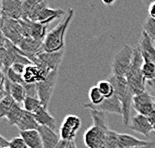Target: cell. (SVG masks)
Wrapping results in <instances>:
<instances>
[{"instance_id": "obj_1", "label": "cell", "mask_w": 155, "mask_h": 148, "mask_svg": "<svg viewBox=\"0 0 155 148\" xmlns=\"http://www.w3.org/2000/svg\"><path fill=\"white\" fill-rule=\"evenodd\" d=\"M74 16V9H67L66 14L60 23L49 31L43 41V50L45 52H56L65 49V33Z\"/></svg>"}, {"instance_id": "obj_2", "label": "cell", "mask_w": 155, "mask_h": 148, "mask_svg": "<svg viewBox=\"0 0 155 148\" xmlns=\"http://www.w3.org/2000/svg\"><path fill=\"white\" fill-rule=\"evenodd\" d=\"M108 80L113 85L114 93L117 95V97L119 98L121 102L123 124L128 126L131 119L130 111H131V104H132V99L134 95L132 93V91L130 90V87L128 85L125 77H118L115 76V75L110 74L109 77H108Z\"/></svg>"}, {"instance_id": "obj_3", "label": "cell", "mask_w": 155, "mask_h": 148, "mask_svg": "<svg viewBox=\"0 0 155 148\" xmlns=\"http://www.w3.org/2000/svg\"><path fill=\"white\" fill-rule=\"evenodd\" d=\"M144 62V59L142 57V54L140 52L139 47L134 48V55L133 60L131 63V66L128 70L126 76V81L130 87V90L132 91L133 95H137L146 91V83L147 81L141 71L142 64Z\"/></svg>"}, {"instance_id": "obj_4", "label": "cell", "mask_w": 155, "mask_h": 148, "mask_svg": "<svg viewBox=\"0 0 155 148\" xmlns=\"http://www.w3.org/2000/svg\"><path fill=\"white\" fill-rule=\"evenodd\" d=\"M134 55V48L124 45L115 53L111 64V74L118 77H125L131 66Z\"/></svg>"}, {"instance_id": "obj_5", "label": "cell", "mask_w": 155, "mask_h": 148, "mask_svg": "<svg viewBox=\"0 0 155 148\" xmlns=\"http://www.w3.org/2000/svg\"><path fill=\"white\" fill-rule=\"evenodd\" d=\"M65 14H66V11L62 10V9L49 8L47 6V0H46V1L36 6L33 10L30 12V14L28 15L27 19L47 25L48 23H50L51 21H53Z\"/></svg>"}, {"instance_id": "obj_6", "label": "cell", "mask_w": 155, "mask_h": 148, "mask_svg": "<svg viewBox=\"0 0 155 148\" xmlns=\"http://www.w3.org/2000/svg\"><path fill=\"white\" fill-rule=\"evenodd\" d=\"M65 49H62L60 51L56 52H45L42 51L39 53L32 64L36 65V66L40 67L46 72H51L54 70H58L59 66L61 64V61L63 59Z\"/></svg>"}, {"instance_id": "obj_7", "label": "cell", "mask_w": 155, "mask_h": 148, "mask_svg": "<svg viewBox=\"0 0 155 148\" xmlns=\"http://www.w3.org/2000/svg\"><path fill=\"white\" fill-rule=\"evenodd\" d=\"M58 79V70L51 71L47 75L43 81L39 82L36 84L37 86V93H38V99L41 101L43 107L48 109L49 103H50L52 94L55 89L56 82Z\"/></svg>"}, {"instance_id": "obj_8", "label": "cell", "mask_w": 155, "mask_h": 148, "mask_svg": "<svg viewBox=\"0 0 155 148\" xmlns=\"http://www.w3.org/2000/svg\"><path fill=\"white\" fill-rule=\"evenodd\" d=\"M0 28L4 37L11 41L13 44L18 46L21 40L24 38L20 21L15 19L1 17L0 19Z\"/></svg>"}, {"instance_id": "obj_9", "label": "cell", "mask_w": 155, "mask_h": 148, "mask_svg": "<svg viewBox=\"0 0 155 148\" xmlns=\"http://www.w3.org/2000/svg\"><path fill=\"white\" fill-rule=\"evenodd\" d=\"M82 124V121L80 117L77 115L68 114L65 116V118L62 121V124L60 126V132L59 136L62 140H69L72 141L76 138L77 131L80 129Z\"/></svg>"}, {"instance_id": "obj_10", "label": "cell", "mask_w": 155, "mask_h": 148, "mask_svg": "<svg viewBox=\"0 0 155 148\" xmlns=\"http://www.w3.org/2000/svg\"><path fill=\"white\" fill-rule=\"evenodd\" d=\"M110 129H103L98 126L92 125L85 131L84 143L87 148H105L106 135Z\"/></svg>"}, {"instance_id": "obj_11", "label": "cell", "mask_w": 155, "mask_h": 148, "mask_svg": "<svg viewBox=\"0 0 155 148\" xmlns=\"http://www.w3.org/2000/svg\"><path fill=\"white\" fill-rule=\"evenodd\" d=\"M132 105L137 114L145 115V116H148L155 110V100L152 95L149 93V91L147 90L143 93L134 95Z\"/></svg>"}, {"instance_id": "obj_12", "label": "cell", "mask_w": 155, "mask_h": 148, "mask_svg": "<svg viewBox=\"0 0 155 148\" xmlns=\"http://www.w3.org/2000/svg\"><path fill=\"white\" fill-rule=\"evenodd\" d=\"M22 26L24 37H30L35 40L43 42L46 36V25L39 22L31 21L29 19H19Z\"/></svg>"}, {"instance_id": "obj_13", "label": "cell", "mask_w": 155, "mask_h": 148, "mask_svg": "<svg viewBox=\"0 0 155 148\" xmlns=\"http://www.w3.org/2000/svg\"><path fill=\"white\" fill-rule=\"evenodd\" d=\"M17 47L20 50L21 54L24 55L25 57H27L29 60L31 61V63L34 61L36 56L41 53L43 50V42L35 40L33 38L30 37H24L21 40L20 43L18 44Z\"/></svg>"}, {"instance_id": "obj_14", "label": "cell", "mask_w": 155, "mask_h": 148, "mask_svg": "<svg viewBox=\"0 0 155 148\" xmlns=\"http://www.w3.org/2000/svg\"><path fill=\"white\" fill-rule=\"evenodd\" d=\"M83 107L88 108V109L101 111L104 113H115L120 114L122 116V105L117 97V95L114 93L113 96L110 98H105L104 101L99 105H92L91 103H85L83 104Z\"/></svg>"}, {"instance_id": "obj_15", "label": "cell", "mask_w": 155, "mask_h": 148, "mask_svg": "<svg viewBox=\"0 0 155 148\" xmlns=\"http://www.w3.org/2000/svg\"><path fill=\"white\" fill-rule=\"evenodd\" d=\"M21 0H1V17L19 20L22 18Z\"/></svg>"}, {"instance_id": "obj_16", "label": "cell", "mask_w": 155, "mask_h": 148, "mask_svg": "<svg viewBox=\"0 0 155 148\" xmlns=\"http://www.w3.org/2000/svg\"><path fill=\"white\" fill-rule=\"evenodd\" d=\"M128 127L131 130L142 134V135L146 137L149 136L151 131H153L152 125H151V122L148 116H145V115H141V114H136L133 117H131Z\"/></svg>"}, {"instance_id": "obj_17", "label": "cell", "mask_w": 155, "mask_h": 148, "mask_svg": "<svg viewBox=\"0 0 155 148\" xmlns=\"http://www.w3.org/2000/svg\"><path fill=\"white\" fill-rule=\"evenodd\" d=\"M50 73V72H49ZM48 72L44 71L43 69L40 67L36 66L34 64L27 65L25 68V71L23 73V80L25 83L28 84H37L39 82L43 81L47 75L49 74Z\"/></svg>"}, {"instance_id": "obj_18", "label": "cell", "mask_w": 155, "mask_h": 148, "mask_svg": "<svg viewBox=\"0 0 155 148\" xmlns=\"http://www.w3.org/2000/svg\"><path fill=\"white\" fill-rule=\"evenodd\" d=\"M153 40L151 39L147 33L142 31V35L138 42V47L142 54L144 61H150L155 63V46Z\"/></svg>"}, {"instance_id": "obj_19", "label": "cell", "mask_w": 155, "mask_h": 148, "mask_svg": "<svg viewBox=\"0 0 155 148\" xmlns=\"http://www.w3.org/2000/svg\"><path fill=\"white\" fill-rule=\"evenodd\" d=\"M38 132L40 134L43 148H56L60 141V136L55 132V130L51 129L49 127L41 126L38 127Z\"/></svg>"}, {"instance_id": "obj_20", "label": "cell", "mask_w": 155, "mask_h": 148, "mask_svg": "<svg viewBox=\"0 0 155 148\" xmlns=\"http://www.w3.org/2000/svg\"><path fill=\"white\" fill-rule=\"evenodd\" d=\"M4 91L6 94L10 95L16 103H23V101L26 98V92L23 85L19 83H13V82L9 81L7 78L5 81Z\"/></svg>"}, {"instance_id": "obj_21", "label": "cell", "mask_w": 155, "mask_h": 148, "mask_svg": "<svg viewBox=\"0 0 155 148\" xmlns=\"http://www.w3.org/2000/svg\"><path fill=\"white\" fill-rule=\"evenodd\" d=\"M150 141L138 139L130 134L126 133H118V144L119 148H135L147 145Z\"/></svg>"}, {"instance_id": "obj_22", "label": "cell", "mask_w": 155, "mask_h": 148, "mask_svg": "<svg viewBox=\"0 0 155 148\" xmlns=\"http://www.w3.org/2000/svg\"><path fill=\"white\" fill-rule=\"evenodd\" d=\"M16 127L18 128L20 132H23V131H28V130H37L39 124L36 121L33 113L24 110Z\"/></svg>"}, {"instance_id": "obj_23", "label": "cell", "mask_w": 155, "mask_h": 148, "mask_svg": "<svg viewBox=\"0 0 155 148\" xmlns=\"http://www.w3.org/2000/svg\"><path fill=\"white\" fill-rule=\"evenodd\" d=\"M34 116L39 125L49 127L53 130H55L56 127H57L56 119L48 112V109H46L44 107H41L38 111H36L34 113Z\"/></svg>"}, {"instance_id": "obj_24", "label": "cell", "mask_w": 155, "mask_h": 148, "mask_svg": "<svg viewBox=\"0 0 155 148\" xmlns=\"http://www.w3.org/2000/svg\"><path fill=\"white\" fill-rule=\"evenodd\" d=\"M20 136L25 141L28 148H43L42 140L38 130H28L20 132Z\"/></svg>"}, {"instance_id": "obj_25", "label": "cell", "mask_w": 155, "mask_h": 148, "mask_svg": "<svg viewBox=\"0 0 155 148\" xmlns=\"http://www.w3.org/2000/svg\"><path fill=\"white\" fill-rule=\"evenodd\" d=\"M23 111L24 109L20 107V104L19 103H14L13 104V106L11 107L10 111L8 112L7 116L5 118L7 119L8 123L10 124V125H17V123L19 122V120H20V118L23 114Z\"/></svg>"}, {"instance_id": "obj_26", "label": "cell", "mask_w": 155, "mask_h": 148, "mask_svg": "<svg viewBox=\"0 0 155 148\" xmlns=\"http://www.w3.org/2000/svg\"><path fill=\"white\" fill-rule=\"evenodd\" d=\"M90 115H91L92 121H93V125L98 126L100 128H103V129H110L109 126H108L106 113L101 112V111L92 110L91 109L90 110Z\"/></svg>"}, {"instance_id": "obj_27", "label": "cell", "mask_w": 155, "mask_h": 148, "mask_svg": "<svg viewBox=\"0 0 155 148\" xmlns=\"http://www.w3.org/2000/svg\"><path fill=\"white\" fill-rule=\"evenodd\" d=\"M41 107H43V105H42L41 101L36 97H26L25 100L23 101V109L33 114Z\"/></svg>"}, {"instance_id": "obj_28", "label": "cell", "mask_w": 155, "mask_h": 148, "mask_svg": "<svg viewBox=\"0 0 155 148\" xmlns=\"http://www.w3.org/2000/svg\"><path fill=\"white\" fill-rule=\"evenodd\" d=\"M96 86L98 87V89H99L101 94L104 96V98H110L111 96L114 95L113 85H112V83L108 79L98 81Z\"/></svg>"}, {"instance_id": "obj_29", "label": "cell", "mask_w": 155, "mask_h": 148, "mask_svg": "<svg viewBox=\"0 0 155 148\" xmlns=\"http://www.w3.org/2000/svg\"><path fill=\"white\" fill-rule=\"evenodd\" d=\"M14 103H15L14 99H13L9 94H6L4 98L0 101V120H1L3 117L7 116L8 112L10 111L11 107L13 106Z\"/></svg>"}, {"instance_id": "obj_30", "label": "cell", "mask_w": 155, "mask_h": 148, "mask_svg": "<svg viewBox=\"0 0 155 148\" xmlns=\"http://www.w3.org/2000/svg\"><path fill=\"white\" fill-rule=\"evenodd\" d=\"M46 1V0H24L22 3V18L21 19H27L28 15L33 10L37 5L40 3Z\"/></svg>"}, {"instance_id": "obj_31", "label": "cell", "mask_w": 155, "mask_h": 148, "mask_svg": "<svg viewBox=\"0 0 155 148\" xmlns=\"http://www.w3.org/2000/svg\"><path fill=\"white\" fill-rule=\"evenodd\" d=\"M142 74L145 78V80L152 81L155 79V63L150 61H144L141 68Z\"/></svg>"}, {"instance_id": "obj_32", "label": "cell", "mask_w": 155, "mask_h": 148, "mask_svg": "<svg viewBox=\"0 0 155 148\" xmlns=\"http://www.w3.org/2000/svg\"><path fill=\"white\" fill-rule=\"evenodd\" d=\"M88 97L90 100V103L92 105H99L104 101V96L101 94V92L99 91L97 86H93L89 89L88 92Z\"/></svg>"}, {"instance_id": "obj_33", "label": "cell", "mask_w": 155, "mask_h": 148, "mask_svg": "<svg viewBox=\"0 0 155 148\" xmlns=\"http://www.w3.org/2000/svg\"><path fill=\"white\" fill-rule=\"evenodd\" d=\"M143 31L145 33H147V35L152 39L153 41H155V19L148 16L145 20L143 24Z\"/></svg>"}, {"instance_id": "obj_34", "label": "cell", "mask_w": 155, "mask_h": 148, "mask_svg": "<svg viewBox=\"0 0 155 148\" xmlns=\"http://www.w3.org/2000/svg\"><path fill=\"white\" fill-rule=\"evenodd\" d=\"M105 148H119L118 144V133L114 130H109L105 140Z\"/></svg>"}, {"instance_id": "obj_35", "label": "cell", "mask_w": 155, "mask_h": 148, "mask_svg": "<svg viewBox=\"0 0 155 148\" xmlns=\"http://www.w3.org/2000/svg\"><path fill=\"white\" fill-rule=\"evenodd\" d=\"M6 38L3 35L1 28H0V69L3 70L4 67V60H5V54H6Z\"/></svg>"}, {"instance_id": "obj_36", "label": "cell", "mask_w": 155, "mask_h": 148, "mask_svg": "<svg viewBox=\"0 0 155 148\" xmlns=\"http://www.w3.org/2000/svg\"><path fill=\"white\" fill-rule=\"evenodd\" d=\"M4 73L6 75V78H7L9 81L13 82V83H19V84H22V85L25 83L24 80H23V76H22V75L15 73V72L13 71L11 68L7 69V70H6Z\"/></svg>"}, {"instance_id": "obj_37", "label": "cell", "mask_w": 155, "mask_h": 148, "mask_svg": "<svg viewBox=\"0 0 155 148\" xmlns=\"http://www.w3.org/2000/svg\"><path fill=\"white\" fill-rule=\"evenodd\" d=\"M8 148H28L21 136L14 137L9 141Z\"/></svg>"}, {"instance_id": "obj_38", "label": "cell", "mask_w": 155, "mask_h": 148, "mask_svg": "<svg viewBox=\"0 0 155 148\" xmlns=\"http://www.w3.org/2000/svg\"><path fill=\"white\" fill-rule=\"evenodd\" d=\"M25 92H26V97H36L38 98V93H37V86L36 84H28L24 83L23 84Z\"/></svg>"}, {"instance_id": "obj_39", "label": "cell", "mask_w": 155, "mask_h": 148, "mask_svg": "<svg viewBox=\"0 0 155 148\" xmlns=\"http://www.w3.org/2000/svg\"><path fill=\"white\" fill-rule=\"evenodd\" d=\"M56 148H77L76 143L74 140L69 141V140H60L58 143V145L56 146Z\"/></svg>"}, {"instance_id": "obj_40", "label": "cell", "mask_w": 155, "mask_h": 148, "mask_svg": "<svg viewBox=\"0 0 155 148\" xmlns=\"http://www.w3.org/2000/svg\"><path fill=\"white\" fill-rule=\"evenodd\" d=\"M26 66H27V65L22 64V63H15V64H13L10 68L12 69L13 71L15 72V73L20 74V75H23V73H24V71H25Z\"/></svg>"}, {"instance_id": "obj_41", "label": "cell", "mask_w": 155, "mask_h": 148, "mask_svg": "<svg viewBox=\"0 0 155 148\" xmlns=\"http://www.w3.org/2000/svg\"><path fill=\"white\" fill-rule=\"evenodd\" d=\"M6 81V75L3 70L0 69V90H4V85Z\"/></svg>"}, {"instance_id": "obj_42", "label": "cell", "mask_w": 155, "mask_h": 148, "mask_svg": "<svg viewBox=\"0 0 155 148\" xmlns=\"http://www.w3.org/2000/svg\"><path fill=\"white\" fill-rule=\"evenodd\" d=\"M147 85H148V87H149V89H150L149 93L152 95L153 98H154V100H155V79L152 80V81H148Z\"/></svg>"}, {"instance_id": "obj_43", "label": "cell", "mask_w": 155, "mask_h": 148, "mask_svg": "<svg viewBox=\"0 0 155 148\" xmlns=\"http://www.w3.org/2000/svg\"><path fill=\"white\" fill-rule=\"evenodd\" d=\"M148 13H149V16L155 19V2L151 3V4L148 6Z\"/></svg>"}, {"instance_id": "obj_44", "label": "cell", "mask_w": 155, "mask_h": 148, "mask_svg": "<svg viewBox=\"0 0 155 148\" xmlns=\"http://www.w3.org/2000/svg\"><path fill=\"white\" fill-rule=\"evenodd\" d=\"M9 145V141L0 135V148H7Z\"/></svg>"}, {"instance_id": "obj_45", "label": "cell", "mask_w": 155, "mask_h": 148, "mask_svg": "<svg viewBox=\"0 0 155 148\" xmlns=\"http://www.w3.org/2000/svg\"><path fill=\"white\" fill-rule=\"evenodd\" d=\"M148 118H149L150 122H151V125H152L153 130L155 131V110L153 112H151L149 115H148Z\"/></svg>"}, {"instance_id": "obj_46", "label": "cell", "mask_w": 155, "mask_h": 148, "mask_svg": "<svg viewBox=\"0 0 155 148\" xmlns=\"http://www.w3.org/2000/svg\"><path fill=\"white\" fill-rule=\"evenodd\" d=\"M135 148H155V140L153 141H150L147 145H144V146H140V147H135Z\"/></svg>"}, {"instance_id": "obj_47", "label": "cell", "mask_w": 155, "mask_h": 148, "mask_svg": "<svg viewBox=\"0 0 155 148\" xmlns=\"http://www.w3.org/2000/svg\"><path fill=\"white\" fill-rule=\"evenodd\" d=\"M101 1H102V3H103L104 5L110 6V5H113L116 0H101Z\"/></svg>"}, {"instance_id": "obj_48", "label": "cell", "mask_w": 155, "mask_h": 148, "mask_svg": "<svg viewBox=\"0 0 155 148\" xmlns=\"http://www.w3.org/2000/svg\"><path fill=\"white\" fill-rule=\"evenodd\" d=\"M5 95H6V93H5L4 90H0V101H1L3 98H4Z\"/></svg>"}, {"instance_id": "obj_49", "label": "cell", "mask_w": 155, "mask_h": 148, "mask_svg": "<svg viewBox=\"0 0 155 148\" xmlns=\"http://www.w3.org/2000/svg\"><path fill=\"white\" fill-rule=\"evenodd\" d=\"M0 19H1V0H0Z\"/></svg>"}, {"instance_id": "obj_50", "label": "cell", "mask_w": 155, "mask_h": 148, "mask_svg": "<svg viewBox=\"0 0 155 148\" xmlns=\"http://www.w3.org/2000/svg\"><path fill=\"white\" fill-rule=\"evenodd\" d=\"M7 148H8V147H7Z\"/></svg>"}]
</instances>
